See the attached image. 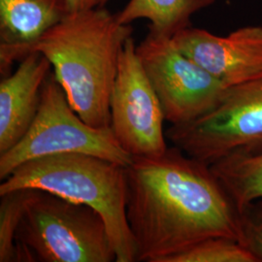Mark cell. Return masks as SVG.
Listing matches in <instances>:
<instances>
[{
  "instance_id": "cell-1",
  "label": "cell",
  "mask_w": 262,
  "mask_h": 262,
  "mask_svg": "<svg viewBox=\"0 0 262 262\" xmlns=\"http://www.w3.org/2000/svg\"><path fill=\"white\" fill-rule=\"evenodd\" d=\"M126 171L137 262H165L212 237L239 241V211L210 164L173 146L159 156L134 157Z\"/></svg>"
},
{
  "instance_id": "cell-2",
  "label": "cell",
  "mask_w": 262,
  "mask_h": 262,
  "mask_svg": "<svg viewBox=\"0 0 262 262\" xmlns=\"http://www.w3.org/2000/svg\"><path fill=\"white\" fill-rule=\"evenodd\" d=\"M130 25L104 7L70 13L28 50L53 66L72 108L94 127L111 126L110 99Z\"/></svg>"
},
{
  "instance_id": "cell-3",
  "label": "cell",
  "mask_w": 262,
  "mask_h": 262,
  "mask_svg": "<svg viewBox=\"0 0 262 262\" xmlns=\"http://www.w3.org/2000/svg\"><path fill=\"white\" fill-rule=\"evenodd\" d=\"M38 189L94 209L103 217L117 262H137L126 217V166L93 155L70 152L25 162L0 185V194Z\"/></svg>"
},
{
  "instance_id": "cell-4",
  "label": "cell",
  "mask_w": 262,
  "mask_h": 262,
  "mask_svg": "<svg viewBox=\"0 0 262 262\" xmlns=\"http://www.w3.org/2000/svg\"><path fill=\"white\" fill-rule=\"evenodd\" d=\"M36 261L117 262L103 217L91 207L36 189L16 235Z\"/></svg>"
},
{
  "instance_id": "cell-5",
  "label": "cell",
  "mask_w": 262,
  "mask_h": 262,
  "mask_svg": "<svg viewBox=\"0 0 262 262\" xmlns=\"http://www.w3.org/2000/svg\"><path fill=\"white\" fill-rule=\"evenodd\" d=\"M70 152L93 155L126 167L133 159L120 145L111 126L94 127L84 122L51 72L42 89L34 122L13 148L0 155V180L29 160Z\"/></svg>"
},
{
  "instance_id": "cell-6",
  "label": "cell",
  "mask_w": 262,
  "mask_h": 262,
  "mask_svg": "<svg viewBox=\"0 0 262 262\" xmlns=\"http://www.w3.org/2000/svg\"><path fill=\"white\" fill-rule=\"evenodd\" d=\"M166 137L187 156L212 164L231 155L262 152V74L227 88L195 121L171 125Z\"/></svg>"
},
{
  "instance_id": "cell-7",
  "label": "cell",
  "mask_w": 262,
  "mask_h": 262,
  "mask_svg": "<svg viewBox=\"0 0 262 262\" xmlns=\"http://www.w3.org/2000/svg\"><path fill=\"white\" fill-rule=\"evenodd\" d=\"M136 52L171 125L195 121L224 97L225 84L185 56L171 38L149 32Z\"/></svg>"
},
{
  "instance_id": "cell-8",
  "label": "cell",
  "mask_w": 262,
  "mask_h": 262,
  "mask_svg": "<svg viewBox=\"0 0 262 262\" xmlns=\"http://www.w3.org/2000/svg\"><path fill=\"white\" fill-rule=\"evenodd\" d=\"M130 37L122 50L110 99L111 128L123 150L154 157L168 149L161 104Z\"/></svg>"
},
{
  "instance_id": "cell-9",
  "label": "cell",
  "mask_w": 262,
  "mask_h": 262,
  "mask_svg": "<svg viewBox=\"0 0 262 262\" xmlns=\"http://www.w3.org/2000/svg\"><path fill=\"white\" fill-rule=\"evenodd\" d=\"M174 45L226 88L262 74V27L238 28L217 36L201 28H184L171 38Z\"/></svg>"
},
{
  "instance_id": "cell-10",
  "label": "cell",
  "mask_w": 262,
  "mask_h": 262,
  "mask_svg": "<svg viewBox=\"0 0 262 262\" xmlns=\"http://www.w3.org/2000/svg\"><path fill=\"white\" fill-rule=\"evenodd\" d=\"M52 64L39 52L19 61L17 70L0 83V155L13 148L37 116L44 83Z\"/></svg>"
},
{
  "instance_id": "cell-11",
  "label": "cell",
  "mask_w": 262,
  "mask_h": 262,
  "mask_svg": "<svg viewBox=\"0 0 262 262\" xmlns=\"http://www.w3.org/2000/svg\"><path fill=\"white\" fill-rule=\"evenodd\" d=\"M70 14L66 0H0V72L12 66L49 29Z\"/></svg>"
},
{
  "instance_id": "cell-12",
  "label": "cell",
  "mask_w": 262,
  "mask_h": 262,
  "mask_svg": "<svg viewBox=\"0 0 262 262\" xmlns=\"http://www.w3.org/2000/svg\"><path fill=\"white\" fill-rule=\"evenodd\" d=\"M216 0H129L117 14L124 25L136 19L150 21V33L173 37L178 31L190 27V19L198 11L209 7Z\"/></svg>"
},
{
  "instance_id": "cell-13",
  "label": "cell",
  "mask_w": 262,
  "mask_h": 262,
  "mask_svg": "<svg viewBox=\"0 0 262 262\" xmlns=\"http://www.w3.org/2000/svg\"><path fill=\"white\" fill-rule=\"evenodd\" d=\"M238 211L262 198V152L231 155L211 164Z\"/></svg>"
},
{
  "instance_id": "cell-14",
  "label": "cell",
  "mask_w": 262,
  "mask_h": 262,
  "mask_svg": "<svg viewBox=\"0 0 262 262\" xmlns=\"http://www.w3.org/2000/svg\"><path fill=\"white\" fill-rule=\"evenodd\" d=\"M35 191L23 188L0 194V262H17L16 235Z\"/></svg>"
},
{
  "instance_id": "cell-15",
  "label": "cell",
  "mask_w": 262,
  "mask_h": 262,
  "mask_svg": "<svg viewBox=\"0 0 262 262\" xmlns=\"http://www.w3.org/2000/svg\"><path fill=\"white\" fill-rule=\"evenodd\" d=\"M165 262H256V259L238 240L212 237L169 257Z\"/></svg>"
},
{
  "instance_id": "cell-16",
  "label": "cell",
  "mask_w": 262,
  "mask_h": 262,
  "mask_svg": "<svg viewBox=\"0 0 262 262\" xmlns=\"http://www.w3.org/2000/svg\"><path fill=\"white\" fill-rule=\"evenodd\" d=\"M239 242L262 262V198L239 210Z\"/></svg>"
},
{
  "instance_id": "cell-17",
  "label": "cell",
  "mask_w": 262,
  "mask_h": 262,
  "mask_svg": "<svg viewBox=\"0 0 262 262\" xmlns=\"http://www.w3.org/2000/svg\"><path fill=\"white\" fill-rule=\"evenodd\" d=\"M70 13L104 7L108 0H66Z\"/></svg>"
}]
</instances>
